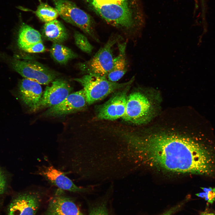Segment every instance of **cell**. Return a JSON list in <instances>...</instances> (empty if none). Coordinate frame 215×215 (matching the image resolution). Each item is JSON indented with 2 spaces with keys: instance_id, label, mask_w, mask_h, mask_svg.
<instances>
[{
  "instance_id": "1",
  "label": "cell",
  "mask_w": 215,
  "mask_h": 215,
  "mask_svg": "<svg viewBox=\"0 0 215 215\" xmlns=\"http://www.w3.org/2000/svg\"><path fill=\"white\" fill-rule=\"evenodd\" d=\"M132 135V158L170 172L215 179V136L206 129L181 132L174 126Z\"/></svg>"
},
{
  "instance_id": "2",
  "label": "cell",
  "mask_w": 215,
  "mask_h": 215,
  "mask_svg": "<svg viewBox=\"0 0 215 215\" xmlns=\"http://www.w3.org/2000/svg\"><path fill=\"white\" fill-rule=\"evenodd\" d=\"M87 7L108 24L131 39L142 36L145 18L139 0H84Z\"/></svg>"
},
{
  "instance_id": "3",
  "label": "cell",
  "mask_w": 215,
  "mask_h": 215,
  "mask_svg": "<svg viewBox=\"0 0 215 215\" xmlns=\"http://www.w3.org/2000/svg\"><path fill=\"white\" fill-rule=\"evenodd\" d=\"M160 102V96L155 91L146 90L133 92L127 96L122 118L134 124H147L157 115Z\"/></svg>"
},
{
  "instance_id": "4",
  "label": "cell",
  "mask_w": 215,
  "mask_h": 215,
  "mask_svg": "<svg viewBox=\"0 0 215 215\" xmlns=\"http://www.w3.org/2000/svg\"><path fill=\"white\" fill-rule=\"evenodd\" d=\"M122 37L114 33L90 59L77 64L78 69L85 74L93 75L106 77L111 70L114 57L113 48L115 45L120 42Z\"/></svg>"
},
{
  "instance_id": "5",
  "label": "cell",
  "mask_w": 215,
  "mask_h": 215,
  "mask_svg": "<svg viewBox=\"0 0 215 215\" xmlns=\"http://www.w3.org/2000/svg\"><path fill=\"white\" fill-rule=\"evenodd\" d=\"M60 17L65 22L80 29L96 42L100 40L93 18L69 0H52Z\"/></svg>"
},
{
  "instance_id": "6",
  "label": "cell",
  "mask_w": 215,
  "mask_h": 215,
  "mask_svg": "<svg viewBox=\"0 0 215 215\" xmlns=\"http://www.w3.org/2000/svg\"><path fill=\"white\" fill-rule=\"evenodd\" d=\"M135 79L133 76L128 82L118 83L108 80L105 77L93 75L85 74L73 79L83 87L88 105L101 100L116 90L131 85Z\"/></svg>"
},
{
  "instance_id": "7",
  "label": "cell",
  "mask_w": 215,
  "mask_h": 215,
  "mask_svg": "<svg viewBox=\"0 0 215 215\" xmlns=\"http://www.w3.org/2000/svg\"><path fill=\"white\" fill-rule=\"evenodd\" d=\"M8 60L12 68L21 76L40 85H48L56 78L55 72L36 61L15 58H10Z\"/></svg>"
},
{
  "instance_id": "8",
  "label": "cell",
  "mask_w": 215,
  "mask_h": 215,
  "mask_svg": "<svg viewBox=\"0 0 215 215\" xmlns=\"http://www.w3.org/2000/svg\"><path fill=\"white\" fill-rule=\"evenodd\" d=\"M88 105L83 89L70 93L59 104L49 108L42 116L45 117H61L81 111Z\"/></svg>"
},
{
  "instance_id": "9",
  "label": "cell",
  "mask_w": 215,
  "mask_h": 215,
  "mask_svg": "<svg viewBox=\"0 0 215 215\" xmlns=\"http://www.w3.org/2000/svg\"><path fill=\"white\" fill-rule=\"evenodd\" d=\"M130 85L115 93L108 101L97 108V119L113 120L123 117L125 110L127 94Z\"/></svg>"
},
{
  "instance_id": "10",
  "label": "cell",
  "mask_w": 215,
  "mask_h": 215,
  "mask_svg": "<svg viewBox=\"0 0 215 215\" xmlns=\"http://www.w3.org/2000/svg\"><path fill=\"white\" fill-rule=\"evenodd\" d=\"M36 174L43 177L51 184L62 190L85 192L88 191L90 189L77 186L64 173L52 165L39 167Z\"/></svg>"
},
{
  "instance_id": "11",
  "label": "cell",
  "mask_w": 215,
  "mask_h": 215,
  "mask_svg": "<svg viewBox=\"0 0 215 215\" xmlns=\"http://www.w3.org/2000/svg\"><path fill=\"white\" fill-rule=\"evenodd\" d=\"M51 83V85L46 87L43 93L39 109L55 106L71 93L72 87L65 80L56 79Z\"/></svg>"
},
{
  "instance_id": "12",
  "label": "cell",
  "mask_w": 215,
  "mask_h": 215,
  "mask_svg": "<svg viewBox=\"0 0 215 215\" xmlns=\"http://www.w3.org/2000/svg\"><path fill=\"white\" fill-rule=\"evenodd\" d=\"M19 97L24 104L32 111L39 110L42 94L40 84L26 78L22 79L18 86Z\"/></svg>"
},
{
  "instance_id": "13",
  "label": "cell",
  "mask_w": 215,
  "mask_h": 215,
  "mask_svg": "<svg viewBox=\"0 0 215 215\" xmlns=\"http://www.w3.org/2000/svg\"><path fill=\"white\" fill-rule=\"evenodd\" d=\"M38 196L33 192L19 195L10 202L8 215H35L38 206Z\"/></svg>"
},
{
  "instance_id": "14",
  "label": "cell",
  "mask_w": 215,
  "mask_h": 215,
  "mask_svg": "<svg viewBox=\"0 0 215 215\" xmlns=\"http://www.w3.org/2000/svg\"><path fill=\"white\" fill-rule=\"evenodd\" d=\"M117 44L118 53L114 58L112 69L106 77L108 80L113 82L120 79L126 73L128 68L126 53L127 43L119 42Z\"/></svg>"
},
{
  "instance_id": "15",
  "label": "cell",
  "mask_w": 215,
  "mask_h": 215,
  "mask_svg": "<svg viewBox=\"0 0 215 215\" xmlns=\"http://www.w3.org/2000/svg\"><path fill=\"white\" fill-rule=\"evenodd\" d=\"M48 213L49 215H83L71 200L60 196L50 201Z\"/></svg>"
},
{
  "instance_id": "16",
  "label": "cell",
  "mask_w": 215,
  "mask_h": 215,
  "mask_svg": "<svg viewBox=\"0 0 215 215\" xmlns=\"http://www.w3.org/2000/svg\"><path fill=\"white\" fill-rule=\"evenodd\" d=\"M42 35L47 40L61 44L67 40L69 37L64 25L57 19L45 23L42 28Z\"/></svg>"
},
{
  "instance_id": "17",
  "label": "cell",
  "mask_w": 215,
  "mask_h": 215,
  "mask_svg": "<svg viewBox=\"0 0 215 215\" xmlns=\"http://www.w3.org/2000/svg\"><path fill=\"white\" fill-rule=\"evenodd\" d=\"M42 41V35L38 30L24 23L22 24L19 32L18 45L22 50Z\"/></svg>"
},
{
  "instance_id": "18",
  "label": "cell",
  "mask_w": 215,
  "mask_h": 215,
  "mask_svg": "<svg viewBox=\"0 0 215 215\" xmlns=\"http://www.w3.org/2000/svg\"><path fill=\"white\" fill-rule=\"evenodd\" d=\"M51 56L56 62L66 64L70 60L78 57V55L61 43H53L50 50Z\"/></svg>"
},
{
  "instance_id": "19",
  "label": "cell",
  "mask_w": 215,
  "mask_h": 215,
  "mask_svg": "<svg viewBox=\"0 0 215 215\" xmlns=\"http://www.w3.org/2000/svg\"><path fill=\"white\" fill-rule=\"evenodd\" d=\"M34 12L38 18L45 23L56 19L59 16L55 7H52L47 3L42 2Z\"/></svg>"
},
{
  "instance_id": "20",
  "label": "cell",
  "mask_w": 215,
  "mask_h": 215,
  "mask_svg": "<svg viewBox=\"0 0 215 215\" xmlns=\"http://www.w3.org/2000/svg\"><path fill=\"white\" fill-rule=\"evenodd\" d=\"M73 37L76 45L81 50L87 54L92 52L93 46L84 34L75 31L74 33Z\"/></svg>"
},
{
  "instance_id": "21",
  "label": "cell",
  "mask_w": 215,
  "mask_h": 215,
  "mask_svg": "<svg viewBox=\"0 0 215 215\" xmlns=\"http://www.w3.org/2000/svg\"><path fill=\"white\" fill-rule=\"evenodd\" d=\"M201 188L204 192L196 194V195L199 197L204 199L208 202L212 204L215 201V188Z\"/></svg>"
},
{
  "instance_id": "22",
  "label": "cell",
  "mask_w": 215,
  "mask_h": 215,
  "mask_svg": "<svg viewBox=\"0 0 215 215\" xmlns=\"http://www.w3.org/2000/svg\"><path fill=\"white\" fill-rule=\"evenodd\" d=\"M46 50V48L42 41L33 44L25 49L23 51L28 53H42Z\"/></svg>"
},
{
  "instance_id": "23",
  "label": "cell",
  "mask_w": 215,
  "mask_h": 215,
  "mask_svg": "<svg viewBox=\"0 0 215 215\" xmlns=\"http://www.w3.org/2000/svg\"><path fill=\"white\" fill-rule=\"evenodd\" d=\"M89 215H108L107 208L104 204H101L92 208Z\"/></svg>"
},
{
  "instance_id": "24",
  "label": "cell",
  "mask_w": 215,
  "mask_h": 215,
  "mask_svg": "<svg viewBox=\"0 0 215 215\" xmlns=\"http://www.w3.org/2000/svg\"><path fill=\"white\" fill-rule=\"evenodd\" d=\"M6 185V177L0 168V195L3 194L4 192Z\"/></svg>"
},
{
  "instance_id": "25",
  "label": "cell",
  "mask_w": 215,
  "mask_h": 215,
  "mask_svg": "<svg viewBox=\"0 0 215 215\" xmlns=\"http://www.w3.org/2000/svg\"><path fill=\"white\" fill-rule=\"evenodd\" d=\"M200 215H215V213L204 211L201 212Z\"/></svg>"
}]
</instances>
